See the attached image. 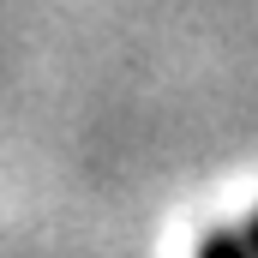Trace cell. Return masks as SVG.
I'll return each mask as SVG.
<instances>
[{
  "mask_svg": "<svg viewBox=\"0 0 258 258\" xmlns=\"http://www.w3.org/2000/svg\"><path fill=\"white\" fill-rule=\"evenodd\" d=\"M198 258H252V246H246L240 234H210V240L198 246Z\"/></svg>",
  "mask_w": 258,
  "mask_h": 258,
  "instance_id": "1",
  "label": "cell"
},
{
  "mask_svg": "<svg viewBox=\"0 0 258 258\" xmlns=\"http://www.w3.org/2000/svg\"><path fill=\"white\" fill-rule=\"evenodd\" d=\"M246 246H252V258H258V216H252V228H246Z\"/></svg>",
  "mask_w": 258,
  "mask_h": 258,
  "instance_id": "2",
  "label": "cell"
}]
</instances>
